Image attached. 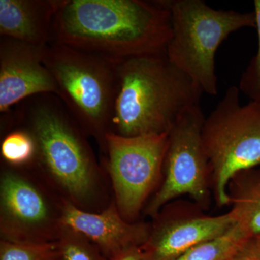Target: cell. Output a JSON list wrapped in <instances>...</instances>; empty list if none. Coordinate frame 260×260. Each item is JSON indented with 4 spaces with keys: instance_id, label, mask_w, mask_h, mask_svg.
Wrapping results in <instances>:
<instances>
[{
    "instance_id": "6da1fadb",
    "label": "cell",
    "mask_w": 260,
    "mask_h": 260,
    "mask_svg": "<svg viewBox=\"0 0 260 260\" xmlns=\"http://www.w3.org/2000/svg\"><path fill=\"white\" fill-rule=\"evenodd\" d=\"M172 34L167 0H63L53 42L119 61L166 53Z\"/></svg>"
},
{
    "instance_id": "7a4b0ae2",
    "label": "cell",
    "mask_w": 260,
    "mask_h": 260,
    "mask_svg": "<svg viewBox=\"0 0 260 260\" xmlns=\"http://www.w3.org/2000/svg\"><path fill=\"white\" fill-rule=\"evenodd\" d=\"M24 102L15 112V124H22L35 139L34 164L60 198L91 211L101 200L102 174L83 130L56 95Z\"/></svg>"
},
{
    "instance_id": "3957f363",
    "label": "cell",
    "mask_w": 260,
    "mask_h": 260,
    "mask_svg": "<svg viewBox=\"0 0 260 260\" xmlns=\"http://www.w3.org/2000/svg\"><path fill=\"white\" fill-rule=\"evenodd\" d=\"M117 76L110 132L123 137L168 134L203 93L166 53L119 61Z\"/></svg>"
},
{
    "instance_id": "277c9868",
    "label": "cell",
    "mask_w": 260,
    "mask_h": 260,
    "mask_svg": "<svg viewBox=\"0 0 260 260\" xmlns=\"http://www.w3.org/2000/svg\"><path fill=\"white\" fill-rule=\"evenodd\" d=\"M44 61L67 110L104 148L117 91L118 61L56 42L44 49Z\"/></svg>"
},
{
    "instance_id": "5b68a950",
    "label": "cell",
    "mask_w": 260,
    "mask_h": 260,
    "mask_svg": "<svg viewBox=\"0 0 260 260\" xmlns=\"http://www.w3.org/2000/svg\"><path fill=\"white\" fill-rule=\"evenodd\" d=\"M172 20V37L166 54L203 93H218L215 56L233 32L256 28L254 12L216 10L203 0H167Z\"/></svg>"
},
{
    "instance_id": "8992f818",
    "label": "cell",
    "mask_w": 260,
    "mask_h": 260,
    "mask_svg": "<svg viewBox=\"0 0 260 260\" xmlns=\"http://www.w3.org/2000/svg\"><path fill=\"white\" fill-rule=\"evenodd\" d=\"M232 85L205 118L202 140L218 207L229 205V181L237 173L260 167V102L241 105Z\"/></svg>"
},
{
    "instance_id": "52a82bcc",
    "label": "cell",
    "mask_w": 260,
    "mask_h": 260,
    "mask_svg": "<svg viewBox=\"0 0 260 260\" xmlns=\"http://www.w3.org/2000/svg\"><path fill=\"white\" fill-rule=\"evenodd\" d=\"M205 116L200 106L186 111L168 134L162 181L145 207L152 218L167 205L188 195L206 210L210 203V171L203 148Z\"/></svg>"
},
{
    "instance_id": "ba28073f",
    "label": "cell",
    "mask_w": 260,
    "mask_h": 260,
    "mask_svg": "<svg viewBox=\"0 0 260 260\" xmlns=\"http://www.w3.org/2000/svg\"><path fill=\"white\" fill-rule=\"evenodd\" d=\"M168 134L123 137L109 132L106 135L103 150L107 154L114 201L127 221L138 218L162 179Z\"/></svg>"
},
{
    "instance_id": "9c48e42d",
    "label": "cell",
    "mask_w": 260,
    "mask_h": 260,
    "mask_svg": "<svg viewBox=\"0 0 260 260\" xmlns=\"http://www.w3.org/2000/svg\"><path fill=\"white\" fill-rule=\"evenodd\" d=\"M61 200L20 169L5 167L0 178L1 239L55 242L62 226Z\"/></svg>"
},
{
    "instance_id": "30bf717a",
    "label": "cell",
    "mask_w": 260,
    "mask_h": 260,
    "mask_svg": "<svg viewBox=\"0 0 260 260\" xmlns=\"http://www.w3.org/2000/svg\"><path fill=\"white\" fill-rule=\"evenodd\" d=\"M194 202L174 200L153 217L148 240L140 248L143 260H175L202 243L220 237L236 225L232 212L208 215Z\"/></svg>"
},
{
    "instance_id": "8fae6325",
    "label": "cell",
    "mask_w": 260,
    "mask_h": 260,
    "mask_svg": "<svg viewBox=\"0 0 260 260\" xmlns=\"http://www.w3.org/2000/svg\"><path fill=\"white\" fill-rule=\"evenodd\" d=\"M46 47L10 39H0V112L39 95L59 96L54 77L44 61Z\"/></svg>"
},
{
    "instance_id": "7c38bea8",
    "label": "cell",
    "mask_w": 260,
    "mask_h": 260,
    "mask_svg": "<svg viewBox=\"0 0 260 260\" xmlns=\"http://www.w3.org/2000/svg\"><path fill=\"white\" fill-rule=\"evenodd\" d=\"M61 223L86 237L109 260L129 249L141 247L148 240L151 227L150 223L126 220L114 200L102 211L94 212L81 209L63 198Z\"/></svg>"
},
{
    "instance_id": "4fadbf2b",
    "label": "cell",
    "mask_w": 260,
    "mask_h": 260,
    "mask_svg": "<svg viewBox=\"0 0 260 260\" xmlns=\"http://www.w3.org/2000/svg\"><path fill=\"white\" fill-rule=\"evenodd\" d=\"M63 0H0V35L37 47L54 42V18Z\"/></svg>"
},
{
    "instance_id": "5bb4252c",
    "label": "cell",
    "mask_w": 260,
    "mask_h": 260,
    "mask_svg": "<svg viewBox=\"0 0 260 260\" xmlns=\"http://www.w3.org/2000/svg\"><path fill=\"white\" fill-rule=\"evenodd\" d=\"M227 193L236 224L251 239L260 237V167L235 174Z\"/></svg>"
},
{
    "instance_id": "9a60e30c",
    "label": "cell",
    "mask_w": 260,
    "mask_h": 260,
    "mask_svg": "<svg viewBox=\"0 0 260 260\" xmlns=\"http://www.w3.org/2000/svg\"><path fill=\"white\" fill-rule=\"evenodd\" d=\"M250 239L236 224L223 235L191 248L175 260H229Z\"/></svg>"
},
{
    "instance_id": "2e32d148",
    "label": "cell",
    "mask_w": 260,
    "mask_h": 260,
    "mask_svg": "<svg viewBox=\"0 0 260 260\" xmlns=\"http://www.w3.org/2000/svg\"><path fill=\"white\" fill-rule=\"evenodd\" d=\"M0 152L7 165L21 169L34 164L37 144L30 132L22 126L10 130L3 137Z\"/></svg>"
},
{
    "instance_id": "e0dca14e",
    "label": "cell",
    "mask_w": 260,
    "mask_h": 260,
    "mask_svg": "<svg viewBox=\"0 0 260 260\" xmlns=\"http://www.w3.org/2000/svg\"><path fill=\"white\" fill-rule=\"evenodd\" d=\"M56 242L60 260H109L93 242L64 225L61 226Z\"/></svg>"
},
{
    "instance_id": "ac0fdd59",
    "label": "cell",
    "mask_w": 260,
    "mask_h": 260,
    "mask_svg": "<svg viewBox=\"0 0 260 260\" xmlns=\"http://www.w3.org/2000/svg\"><path fill=\"white\" fill-rule=\"evenodd\" d=\"M0 260H60L56 242H0Z\"/></svg>"
},
{
    "instance_id": "d6986e66",
    "label": "cell",
    "mask_w": 260,
    "mask_h": 260,
    "mask_svg": "<svg viewBox=\"0 0 260 260\" xmlns=\"http://www.w3.org/2000/svg\"><path fill=\"white\" fill-rule=\"evenodd\" d=\"M254 5L258 34L257 52L243 72L238 88L251 101L260 102V0H255Z\"/></svg>"
},
{
    "instance_id": "ffe728a7",
    "label": "cell",
    "mask_w": 260,
    "mask_h": 260,
    "mask_svg": "<svg viewBox=\"0 0 260 260\" xmlns=\"http://www.w3.org/2000/svg\"><path fill=\"white\" fill-rule=\"evenodd\" d=\"M229 260H260V249L254 239H251Z\"/></svg>"
},
{
    "instance_id": "44dd1931",
    "label": "cell",
    "mask_w": 260,
    "mask_h": 260,
    "mask_svg": "<svg viewBox=\"0 0 260 260\" xmlns=\"http://www.w3.org/2000/svg\"><path fill=\"white\" fill-rule=\"evenodd\" d=\"M113 260H143L140 248H133L124 251Z\"/></svg>"
},
{
    "instance_id": "7402d4cb",
    "label": "cell",
    "mask_w": 260,
    "mask_h": 260,
    "mask_svg": "<svg viewBox=\"0 0 260 260\" xmlns=\"http://www.w3.org/2000/svg\"><path fill=\"white\" fill-rule=\"evenodd\" d=\"M255 240L256 244H257L258 247L260 249V237L256 238V239H254Z\"/></svg>"
}]
</instances>
